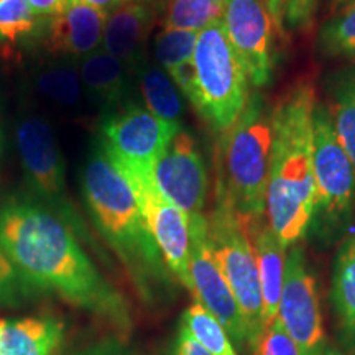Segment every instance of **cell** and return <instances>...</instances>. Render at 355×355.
I'll list each match as a JSON object with an SVG mask.
<instances>
[{
	"mask_svg": "<svg viewBox=\"0 0 355 355\" xmlns=\"http://www.w3.org/2000/svg\"><path fill=\"white\" fill-rule=\"evenodd\" d=\"M331 298L344 344L355 355V232L336 255Z\"/></svg>",
	"mask_w": 355,
	"mask_h": 355,
	"instance_id": "ffe728a7",
	"label": "cell"
},
{
	"mask_svg": "<svg viewBox=\"0 0 355 355\" xmlns=\"http://www.w3.org/2000/svg\"><path fill=\"white\" fill-rule=\"evenodd\" d=\"M63 331L55 318L0 319V355H51Z\"/></svg>",
	"mask_w": 355,
	"mask_h": 355,
	"instance_id": "d6986e66",
	"label": "cell"
},
{
	"mask_svg": "<svg viewBox=\"0 0 355 355\" xmlns=\"http://www.w3.org/2000/svg\"><path fill=\"white\" fill-rule=\"evenodd\" d=\"M78 2L84 3V6H89L92 8H96V10H99L102 13H110L114 10V8L123 6V3L127 2H132V0H78Z\"/></svg>",
	"mask_w": 355,
	"mask_h": 355,
	"instance_id": "836d02e7",
	"label": "cell"
},
{
	"mask_svg": "<svg viewBox=\"0 0 355 355\" xmlns=\"http://www.w3.org/2000/svg\"><path fill=\"white\" fill-rule=\"evenodd\" d=\"M132 71L105 50L84 56L79 64L83 86L92 99L105 107H122L128 96Z\"/></svg>",
	"mask_w": 355,
	"mask_h": 355,
	"instance_id": "ac0fdd59",
	"label": "cell"
},
{
	"mask_svg": "<svg viewBox=\"0 0 355 355\" xmlns=\"http://www.w3.org/2000/svg\"><path fill=\"white\" fill-rule=\"evenodd\" d=\"M318 43L326 56L355 60V6L336 13L321 28Z\"/></svg>",
	"mask_w": 355,
	"mask_h": 355,
	"instance_id": "484cf974",
	"label": "cell"
},
{
	"mask_svg": "<svg viewBox=\"0 0 355 355\" xmlns=\"http://www.w3.org/2000/svg\"><path fill=\"white\" fill-rule=\"evenodd\" d=\"M171 355H211L196 343L188 329L181 324L171 345Z\"/></svg>",
	"mask_w": 355,
	"mask_h": 355,
	"instance_id": "1f68e13d",
	"label": "cell"
},
{
	"mask_svg": "<svg viewBox=\"0 0 355 355\" xmlns=\"http://www.w3.org/2000/svg\"><path fill=\"white\" fill-rule=\"evenodd\" d=\"M329 115L337 139L355 168V66L340 73L331 89Z\"/></svg>",
	"mask_w": 355,
	"mask_h": 355,
	"instance_id": "7402d4cb",
	"label": "cell"
},
{
	"mask_svg": "<svg viewBox=\"0 0 355 355\" xmlns=\"http://www.w3.org/2000/svg\"><path fill=\"white\" fill-rule=\"evenodd\" d=\"M117 168L123 173L135 193L150 234L168 270L186 290H189V217L159 193L150 173L123 166Z\"/></svg>",
	"mask_w": 355,
	"mask_h": 355,
	"instance_id": "8fae6325",
	"label": "cell"
},
{
	"mask_svg": "<svg viewBox=\"0 0 355 355\" xmlns=\"http://www.w3.org/2000/svg\"><path fill=\"white\" fill-rule=\"evenodd\" d=\"M37 87L63 107H78L83 99V81L79 69L73 64H53L42 69L37 76Z\"/></svg>",
	"mask_w": 355,
	"mask_h": 355,
	"instance_id": "cb8c5ba5",
	"label": "cell"
},
{
	"mask_svg": "<svg viewBox=\"0 0 355 355\" xmlns=\"http://www.w3.org/2000/svg\"><path fill=\"white\" fill-rule=\"evenodd\" d=\"M135 74L146 109L173 128H181L183 99L180 89L162 66L152 64L146 58L132 71Z\"/></svg>",
	"mask_w": 355,
	"mask_h": 355,
	"instance_id": "44dd1931",
	"label": "cell"
},
{
	"mask_svg": "<svg viewBox=\"0 0 355 355\" xmlns=\"http://www.w3.org/2000/svg\"><path fill=\"white\" fill-rule=\"evenodd\" d=\"M222 13L224 8L211 0H168L163 28L199 33L214 21L222 20Z\"/></svg>",
	"mask_w": 355,
	"mask_h": 355,
	"instance_id": "d4e9b609",
	"label": "cell"
},
{
	"mask_svg": "<svg viewBox=\"0 0 355 355\" xmlns=\"http://www.w3.org/2000/svg\"><path fill=\"white\" fill-rule=\"evenodd\" d=\"M101 128V144L115 165L144 173L152 171L178 132L139 104H123L102 121Z\"/></svg>",
	"mask_w": 355,
	"mask_h": 355,
	"instance_id": "ba28073f",
	"label": "cell"
},
{
	"mask_svg": "<svg viewBox=\"0 0 355 355\" xmlns=\"http://www.w3.org/2000/svg\"><path fill=\"white\" fill-rule=\"evenodd\" d=\"M37 17H56L68 8L71 0H26Z\"/></svg>",
	"mask_w": 355,
	"mask_h": 355,
	"instance_id": "d6a6232c",
	"label": "cell"
},
{
	"mask_svg": "<svg viewBox=\"0 0 355 355\" xmlns=\"http://www.w3.org/2000/svg\"><path fill=\"white\" fill-rule=\"evenodd\" d=\"M0 247L26 285L55 293L121 332L132 318L123 296L102 277L63 217L30 198L0 204Z\"/></svg>",
	"mask_w": 355,
	"mask_h": 355,
	"instance_id": "6da1fadb",
	"label": "cell"
},
{
	"mask_svg": "<svg viewBox=\"0 0 355 355\" xmlns=\"http://www.w3.org/2000/svg\"><path fill=\"white\" fill-rule=\"evenodd\" d=\"M254 247L259 266V282L263 304V329L278 316L279 298L285 283V266L288 248L279 242L268 224L257 225Z\"/></svg>",
	"mask_w": 355,
	"mask_h": 355,
	"instance_id": "e0dca14e",
	"label": "cell"
},
{
	"mask_svg": "<svg viewBox=\"0 0 355 355\" xmlns=\"http://www.w3.org/2000/svg\"><path fill=\"white\" fill-rule=\"evenodd\" d=\"M181 324L188 329L196 343L211 355H239L232 339L224 326L199 303L191 304L183 313Z\"/></svg>",
	"mask_w": 355,
	"mask_h": 355,
	"instance_id": "603a6c76",
	"label": "cell"
},
{
	"mask_svg": "<svg viewBox=\"0 0 355 355\" xmlns=\"http://www.w3.org/2000/svg\"><path fill=\"white\" fill-rule=\"evenodd\" d=\"M314 89L291 87L273 109V141L266 181L265 217L286 248L296 245L313 225L316 207L314 180Z\"/></svg>",
	"mask_w": 355,
	"mask_h": 355,
	"instance_id": "7a4b0ae2",
	"label": "cell"
},
{
	"mask_svg": "<svg viewBox=\"0 0 355 355\" xmlns=\"http://www.w3.org/2000/svg\"><path fill=\"white\" fill-rule=\"evenodd\" d=\"M250 350L252 355H301L298 345L283 329L278 319L265 327Z\"/></svg>",
	"mask_w": 355,
	"mask_h": 355,
	"instance_id": "f1b7e54d",
	"label": "cell"
},
{
	"mask_svg": "<svg viewBox=\"0 0 355 355\" xmlns=\"http://www.w3.org/2000/svg\"><path fill=\"white\" fill-rule=\"evenodd\" d=\"M189 278L196 303L224 326L239 349L248 345L242 311L209 248L206 214L189 217Z\"/></svg>",
	"mask_w": 355,
	"mask_h": 355,
	"instance_id": "9c48e42d",
	"label": "cell"
},
{
	"mask_svg": "<svg viewBox=\"0 0 355 355\" xmlns=\"http://www.w3.org/2000/svg\"><path fill=\"white\" fill-rule=\"evenodd\" d=\"M194 84L189 102L216 132L241 117L250 97V83L230 44L222 20L198 33L193 55Z\"/></svg>",
	"mask_w": 355,
	"mask_h": 355,
	"instance_id": "5b68a950",
	"label": "cell"
},
{
	"mask_svg": "<svg viewBox=\"0 0 355 355\" xmlns=\"http://www.w3.org/2000/svg\"><path fill=\"white\" fill-rule=\"evenodd\" d=\"M352 6H355V0H332V12L339 13L344 8H349Z\"/></svg>",
	"mask_w": 355,
	"mask_h": 355,
	"instance_id": "e575fe53",
	"label": "cell"
},
{
	"mask_svg": "<svg viewBox=\"0 0 355 355\" xmlns=\"http://www.w3.org/2000/svg\"><path fill=\"white\" fill-rule=\"evenodd\" d=\"M319 0H279L282 3V24L293 30H304L311 26L318 10Z\"/></svg>",
	"mask_w": 355,
	"mask_h": 355,
	"instance_id": "4dcf8cb0",
	"label": "cell"
},
{
	"mask_svg": "<svg viewBox=\"0 0 355 355\" xmlns=\"http://www.w3.org/2000/svg\"><path fill=\"white\" fill-rule=\"evenodd\" d=\"M2 152H3V132H2V125H0V158H2Z\"/></svg>",
	"mask_w": 355,
	"mask_h": 355,
	"instance_id": "8d00e7d4",
	"label": "cell"
},
{
	"mask_svg": "<svg viewBox=\"0 0 355 355\" xmlns=\"http://www.w3.org/2000/svg\"><path fill=\"white\" fill-rule=\"evenodd\" d=\"M314 180L316 207L314 217L326 227L347 220L355 199V168L337 139L329 110L324 105L314 109Z\"/></svg>",
	"mask_w": 355,
	"mask_h": 355,
	"instance_id": "52a82bcc",
	"label": "cell"
},
{
	"mask_svg": "<svg viewBox=\"0 0 355 355\" xmlns=\"http://www.w3.org/2000/svg\"><path fill=\"white\" fill-rule=\"evenodd\" d=\"M212 3H216L217 7H220V8H224V6H225V0H211Z\"/></svg>",
	"mask_w": 355,
	"mask_h": 355,
	"instance_id": "74e56055",
	"label": "cell"
},
{
	"mask_svg": "<svg viewBox=\"0 0 355 355\" xmlns=\"http://www.w3.org/2000/svg\"><path fill=\"white\" fill-rule=\"evenodd\" d=\"M0 2H2V0H0Z\"/></svg>",
	"mask_w": 355,
	"mask_h": 355,
	"instance_id": "f35d334b",
	"label": "cell"
},
{
	"mask_svg": "<svg viewBox=\"0 0 355 355\" xmlns=\"http://www.w3.org/2000/svg\"><path fill=\"white\" fill-rule=\"evenodd\" d=\"M15 144L25 180L43 201L63 206L66 201V170L51 127L43 117L24 114L17 122Z\"/></svg>",
	"mask_w": 355,
	"mask_h": 355,
	"instance_id": "5bb4252c",
	"label": "cell"
},
{
	"mask_svg": "<svg viewBox=\"0 0 355 355\" xmlns=\"http://www.w3.org/2000/svg\"><path fill=\"white\" fill-rule=\"evenodd\" d=\"M277 319L298 345L301 355H319L327 345L316 279L298 243L286 254Z\"/></svg>",
	"mask_w": 355,
	"mask_h": 355,
	"instance_id": "30bf717a",
	"label": "cell"
},
{
	"mask_svg": "<svg viewBox=\"0 0 355 355\" xmlns=\"http://www.w3.org/2000/svg\"><path fill=\"white\" fill-rule=\"evenodd\" d=\"M207 241L216 263L242 311L248 349H252L263 332V304L255 247L250 227L219 188H216L214 209L207 216Z\"/></svg>",
	"mask_w": 355,
	"mask_h": 355,
	"instance_id": "8992f818",
	"label": "cell"
},
{
	"mask_svg": "<svg viewBox=\"0 0 355 355\" xmlns=\"http://www.w3.org/2000/svg\"><path fill=\"white\" fill-rule=\"evenodd\" d=\"M198 33L163 28L155 38V58L168 74L193 61Z\"/></svg>",
	"mask_w": 355,
	"mask_h": 355,
	"instance_id": "4316f807",
	"label": "cell"
},
{
	"mask_svg": "<svg viewBox=\"0 0 355 355\" xmlns=\"http://www.w3.org/2000/svg\"><path fill=\"white\" fill-rule=\"evenodd\" d=\"M272 13L266 0H225L222 25L252 87L272 78Z\"/></svg>",
	"mask_w": 355,
	"mask_h": 355,
	"instance_id": "4fadbf2b",
	"label": "cell"
},
{
	"mask_svg": "<svg viewBox=\"0 0 355 355\" xmlns=\"http://www.w3.org/2000/svg\"><path fill=\"white\" fill-rule=\"evenodd\" d=\"M81 183L97 229L125 266L141 298L155 301L170 291L171 273L150 234L135 193L102 144L89 153Z\"/></svg>",
	"mask_w": 355,
	"mask_h": 355,
	"instance_id": "3957f363",
	"label": "cell"
},
{
	"mask_svg": "<svg viewBox=\"0 0 355 355\" xmlns=\"http://www.w3.org/2000/svg\"><path fill=\"white\" fill-rule=\"evenodd\" d=\"M319 355H344L343 352H340V350H337L336 347H332V345H329L327 344L326 347L322 349V352L319 354Z\"/></svg>",
	"mask_w": 355,
	"mask_h": 355,
	"instance_id": "d590c367",
	"label": "cell"
},
{
	"mask_svg": "<svg viewBox=\"0 0 355 355\" xmlns=\"http://www.w3.org/2000/svg\"><path fill=\"white\" fill-rule=\"evenodd\" d=\"M157 10L148 0H132L107 13L102 48L133 71L145 58V44L152 33Z\"/></svg>",
	"mask_w": 355,
	"mask_h": 355,
	"instance_id": "9a60e30c",
	"label": "cell"
},
{
	"mask_svg": "<svg viewBox=\"0 0 355 355\" xmlns=\"http://www.w3.org/2000/svg\"><path fill=\"white\" fill-rule=\"evenodd\" d=\"M26 282L0 247V304H13L25 295Z\"/></svg>",
	"mask_w": 355,
	"mask_h": 355,
	"instance_id": "f546056e",
	"label": "cell"
},
{
	"mask_svg": "<svg viewBox=\"0 0 355 355\" xmlns=\"http://www.w3.org/2000/svg\"><path fill=\"white\" fill-rule=\"evenodd\" d=\"M153 184L188 217L204 214L207 199V171L196 140L181 130L170 140L150 171Z\"/></svg>",
	"mask_w": 355,
	"mask_h": 355,
	"instance_id": "7c38bea8",
	"label": "cell"
},
{
	"mask_svg": "<svg viewBox=\"0 0 355 355\" xmlns=\"http://www.w3.org/2000/svg\"><path fill=\"white\" fill-rule=\"evenodd\" d=\"M37 26V15L26 0H2L0 2V40L19 42Z\"/></svg>",
	"mask_w": 355,
	"mask_h": 355,
	"instance_id": "83f0119b",
	"label": "cell"
},
{
	"mask_svg": "<svg viewBox=\"0 0 355 355\" xmlns=\"http://www.w3.org/2000/svg\"><path fill=\"white\" fill-rule=\"evenodd\" d=\"M272 141L273 109L252 92L241 117L220 135L216 184L250 230L265 216Z\"/></svg>",
	"mask_w": 355,
	"mask_h": 355,
	"instance_id": "277c9868",
	"label": "cell"
},
{
	"mask_svg": "<svg viewBox=\"0 0 355 355\" xmlns=\"http://www.w3.org/2000/svg\"><path fill=\"white\" fill-rule=\"evenodd\" d=\"M105 13L71 0L68 8L51 17L44 48L55 56H87L102 44Z\"/></svg>",
	"mask_w": 355,
	"mask_h": 355,
	"instance_id": "2e32d148",
	"label": "cell"
}]
</instances>
